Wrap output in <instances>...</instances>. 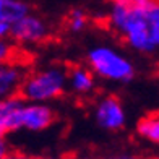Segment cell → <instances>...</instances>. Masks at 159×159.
<instances>
[{
    "label": "cell",
    "instance_id": "obj_17",
    "mask_svg": "<svg viewBox=\"0 0 159 159\" xmlns=\"http://www.w3.org/2000/svg\"><path fill=\"white\" fill-rule=\"evenodd\" d=\"M25 156L23 154H21V153H16V151H8V154H5L2 159H23Z\"/></svg>",
    "mask_w": 159,
    "mask_h": 159
},
{
    "label": "cell",
    "instance_id": "obj_9",
    "mask_svg": "<svg viewBox=\"0 0 159 159\" xmlns=\"http://www.w3.org/2000/svg\"><path fill=\"white\" fill-rule=\"evenodd\" d=\"M25 101L18 96L0 99V124H2L5 133L20 130V111Z\"/></svg>",
    "mask_w": 159,
    "mask_h": 159
},
{
    "label": "cell",
    "instance_id": "obj_6",
    "mask_svg": "<svg viewBox=\"0 0 159 159\" xmlns=\"http://www.w3.org/2000/svg\"><path fill=\"white\" fill-rule=\"evenodd\" d=\"M54 122H55V112L47 104L25 102L20 111V127L31 130V132L46 130Z\"/></svg>",
    "mask_w": 159,
    "mask_h": 159
},
{
    "label": "cell",
    "instance_id": "obj_8",
    "mask_svg": "<svg viewBox=\"0 0 159 159\" xmlns=\"http://www.w3.org/2000/svg\"><path fill=\"white\" fill-rule=\"evenodd\" d=\"M67 84L76 94H91L94 89V73L83 65H71L67 70Z\"/></svg>",
    "mask_w": 159,
    "mask_h": 159
},
{
    "label": "cell",
    "instance_id": "obj_13",
    "mask_svg": "<svg viewBox=\"0 0 159 159\" xmlns=\"http://www.w3.org/2000/svg\"><path fill=\"white\" fill-rule=\"evenodd\" d=\"M67 26H68V30L73 31V33L83 31L84 28L88 26V15L80 8L71 10L70 15L67 16Z\"/></svg>",
    "mask_w": 159,
    "mask_h": 159
},
{
    "label": "cell",
    "instance_id": "obj_2",
    "mask_svg": "<svg viewBox=\"0 0 159 159\" xmlns=\"http://www.w3.org/2000/svg\"><path fill=\"white\" fill-rule=\"evenodd\" d=\"M67 88V68L50 65L33 73H26L18 89V98L25 102H41L60 98Z\"/></svg>",
    "mask_w": 159,
    "mask_h": 159
},
{
    "label": "cell",
    "instance_id": "obj_14",
    "mask_svg": "<svg viewBox=\"0 0 159 159\" xmlns=\"http://www.w3.org/2000/svg\"><path fill=\"white\" fill-rule=\"evenodd\" d=\"M10 30H11V23L0 20V39H8L10 38Z\"/></svg>",
    "mask_w": 159,
    "mask_h": 159
},
{
    "label": "cell",
    "instance_id": "obj_5",
    "mask_svg": "<svg viewBox=\"0 0 159 159\" xmlns=\"http://www.w3.org/2000/svg\"><path fill=\"white\" fill-rule=\"evenodd\" d=\"M94 117L99 127L109 132H117L125 125V111L117 96H106L98 102Z\"/></svg>",
    "mask_w": 159,
    "mask_h": 159
},
{
    "label": "cell",
    "instance_id": "obj_19",
    "mask_svg": "<svg viewBox=\"0 0 159 159\" xmlns=\"http://www.w3.org/2000/svg\"><path fill=\"white\" fill-rule=\"evenodd\" d=\"M3 135H5V130H3L2 124H0V138H3Z\"/></svg>",
    "mask_w": 159,
    "mask_h": 159
},
{
    "label": "cell",
    "instance_id": "obj_15",
    "mask_svg": "<svg viewBox=\"0 0 159 159\" xmlns=\"http://www.w3.org/2000/svg\"><path fill=\"white\" fill-rule=\"evenodd\" d=\"M8 151H10V148H8V144H7V141L3 138H0V159L5 154H8Z\"/></svg>",
    "mask_w": 159,
    "mask_h": 159
},
{
    "label": "cell",
    "instance_id": "obj_7",
    "mask_svg": "<svg viewBox=\"0 0 159 159\" xmlns=\"http://www.w3.org/2000/svg\"><path fill=\"white\" fill-rule=\"evenodd\" d=\"M26 67L18 63H0V99L18 94L26 76Z\"/></svg>",
    "mask_w": 159,
    "mask_h": 159
},
{
    "label": "cell",
    "instance_id": "obj_3",
    "mask_svg": "<svg viewBox=\"0 0 159 159\" xmlns=\"http://www.w3.org/2000/svg\"><path fill=\"white\" fill-rule=\"evenodd\" d=\"M89 70L94 75L111 81L128 83L135 76V67L128 59L111 47L99 46L88 52Z\"/></svg>",
    "mask_w": 159,
    "mask_h": 159
},
{
    "label": "cell",
    "instance_id": "obj_12",
    "mask_svg": "<svg viewBox=\"0 0 159 159\" xmlns=\"http://www.w3.org/2000/svg\"><path fill=\"white\" fill-rule=\"evenodd\" d=\"M136 133L143 140L149 143H157L159 141V117L156 112H149L138 120L136 124Z\"/></svg>",
    "mask_w": 159,
    "mask_h": 159
},
{
    "label": "cell",
    "instance_id": "obj_18",
    "mask_svg": "<svg viewBox=\"0 0 159 159\" xmlns=\"http://www.w3.org/2000/svg\"><path fill=\"white\" fill-rule=\"evenodd\" d=\"M23 159H76V157H73V156H63V157H41V156H38V157H28V156H25Z\"/></svg>",
    "mask_w": 159,
    "mask_h": 159
},
{
    "label": "cell",
    "instance_id": "obj_10",
    "mask_svg": "<svg viewBox=\"0 0 159 159\" xmlns=\"http://www.w3.org/2000/svg\"><path fill=\"white\" fill-rule=\"evenodd\" d=\"M31 7L25 0H0V20L15 23L16 20L26 16Z\"/></svg>",
    "mask_w": 159,
    "mask_h": 159
},
{
    "label": "cell",
    "instance_id": "obj_4",
    "mask_svg": "<svg viewBox=\"0 0 159 159\" xmlns=\"http://www.w3.org/2000/svg\"><path fill=\"white\" fill-rule=\"evenodd\" d=\"M10 38L16 44H41L50 38V28L41 16L28 13L11 23Z\"/></svg>",
    "mask_w": 159,
    "mask_h": 159
},
{
    "label": "cell",
    "instance_id": "obj_16",
    "mask_svg": "<svg viewBox=\"0 0 159 159\" xmlns=\"http://www.w3.org/2000/svg\"><path fill=\"white\" fill-rule=\"evenodd\" d=\"M111 159H138L135 154H132V153H119V154H115V156H112Z\"/></svg>",
    "mask_w": 159,
    "mask_h": 159
},
{
    "label": "cell",
    "instance_id": "obj_1",
    "mask_svg": "<svg viewBox=\"0 0 159 159\" xmlns=\"http://www.w3.org/2000/svg\"><path fill=\"white\" fill-rule=\"evenodd\" d=\"M111 28L135 50L153 54L159 46L157 0H120L109 13Z\"/></svg>",
    "mask_w": 159,
    "mask_h": 159
},
{
    "label": "cell",
    "instance_id": "obj_20",
    "mask_svg": "<svg viewBox=\"0 0 159 159\" xmlns=\"http://www.w3.org/2000/svg\"><path fill=\"white\" fill-rule=\"evenodd\" d=\"M109 2H112V3H115V2H120V0H109Z\"/></svg>",
    "mask_w": 159,
    "mask_h": 159
},
{
    "label": "cell",
    "instance_id": "obj_11",
    "mask_svg": "<svg viewBox=\"0 0 159 159\" xmlns=\"http://www.w3.org/2000/svg\"><path fill=\"white\" fill-rule=\"evenodd\" d=\"M31 55L21 50L16 44H11L7 39H0V63H18L26 67Z\"/></svg>",
    "mask_w": 159,
    "mask_h": 159
}]
</instances>
